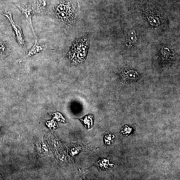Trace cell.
Returning <instances> with one entry per match:
<instances>
[{
  "instance_id": "cell-1",
  "label": "cell",
  "mask_w": 180,
  "mask_h": 180,
  "mask_svg": "<svg viewBox=\"0 0 180 180\" xmlns=\"http://www.w3.org/2000/svg\"><path fill=\"white\" fill-rule=\"evenodd\" d=\"M90 39L87 35L77 38L68 53L67 58L71 65H78L85 61L89 46Z\"/></svg>"
},
{
  "instance_id": "cell-2",
  "label": "cell",
  "mask_w": 180,
  "mask_h": 180,
  "mask_svg": "<svg viewBox=\"0 0 180 180\" xmlns=\"http://www.w3.org/2000/svg\"><path fill=\"white\" fill-rule=\"evenodd\" d=\"M53 14L60 22L66 27L72 28L76 24L77 10L70 0L60 3L55 8Z\"/></svg>"
},
{
  "instance_id": "cell-3",
  "label": "cell",
  "mask_w": 180,
  "mask_h": 180,
  "mask_svg": "<svg viewBox=\"0 0 180 180\" xmlns=\"http://www.w3.org/2000/svg\"><path fill=\"white\" fill-rule=\"evenodd\" d=\"M3 14L6 16L10 21L15 33V38L18 41V43L23 48H26L25 41L22 31L20 27L14 22L12 19L11 13L9 12Z\"/></svg>"
},
{
  "instance_id": "cell-4",
  "label": "cell",
  "mask_w": 180,
  "mask_h": 180,
  "mask_svg": "<svg viewBox=\"0 0 180 180\" xmlns=\"http://www.w3.org/2000/svg\"><path fill=\"white\" fill-rule=\"evenodd\" d=\"M18 7L20 8L21 12L24 15L25 18L27 20L28 22H29V24L31 28L34 35L36 38L32 22V17L33 13V7H32L31 5H30L19 6H18Z\"/></svg>"
},
{
  "instance_id": "cell-5",
  "label": "cell",
  "mask_w": 180,
  "mask_h": 180,
  "mask_svg": "<svg viewBox=\"0 0 180 180\" xmlns=\"http://www.w3.org/2000/svg\"><path fill=\"white\" fill-rule=\"evenodd\" d=\"M48 0H38L35 4V9L38 14L43 13L47 8Z\"/></svg>"
},
{
  "instance_id": "cell-6",
  "label": "cell",
  "mask_w": 180,
  "mask_h": 180,
  "mask_svg": "<svg viewBox=\"0 0 180 180\" xmlns=\"http://www.w3.org/2000/svg\"><path fill=\"white\" fill-rule=\"evenodd\" d=\"M45 48V46L40 45L37 42V40L35 39V45L32 48L31 50H30L28 54V56H31L35 53L39 52L40 51L43 50Z\"/></svg>"
},
{
  "instance_id": "cell-7",
  "label": "cell",
  "mask_w": 180,
  "mask_h": 180,
  "mask_svg": "<svg viewBox=\"0 0 180 180\" xmlns=\"http://www.w3.org/2000/svg\"><path fill=\"white\" fill-rule=\"evenodd\" d=\"M82 123L87 128H91L93 125V117L92 115H89L80 119Z\"/></svg>"
},
{
  "instance_id": "cell-8",
  "label": "cell",
  "mask_w": 180,
  "mask_h": 180,
  "mask_svg": "<svg viewBox=\"0 0 180 180\" xmlns=\"http://www.w3.org/2000/svg\"><path fill=\"white\" fill-rule=\"evenodd\" d=\"M109 160L103 159L100 160L98 162L96 166L100 167L101 168H108L110 166H112V164H110Z\"/></svg>"
},
{
  "instance_id": "cell-9",
  "label": "cell",
  "mask_w": 180,
  "mask_h": 180,
  "mask_svg": "<svg viewBox=\"0 0 180 180\" xmlns=\"http://www.w3.org/2000/svg\"><path fill=\"white\" fill-rule=\"evenodd\" d=\"M113 136H112L111 134H109L105 136V140L106 144L110 145V143L112 142V139L114 138Z\"/></svg>"
},
{
  "instance_id": "cell-10",
  "label": "cell",
  "mask_w": 180,
  "mask_h": 180,
  "mask_svg": "<svg viewBox=\"0 0 180 180\" xmlns=\"http://www.w3.org/2000/svg\"><path fill=\"white\" fill-rule=\"evenodd\" d=\"M2 179L1 176V175H0V179Z\"/></svg>"
}]
</instances>
